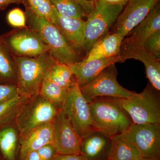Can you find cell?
<instances>
[{
	"label": "cell",
	"mask_w": 160,
	"mask_h": 160,
	"mask_svg": "<svg viewBox=\"0 0 160 160\" xmlns=\"http://www.w3.org/2000/svg\"><path fill=\"white\" fill-rule=\"evenodd\" d=\"M54 139L52 122L45 123L24 135L20 136V160H26L28 155L37 151L46 144H52Z\"/></svg>",
	"instance_id": "cell-17"
},
{
	"label": "cell",
	"mask_w": 160,
	"mask_h": 160,
	"mask_svg": "<svg viewBox=\"0 0 160 160\" xmlns=\"http://www.w3.org/2000/svg\"><path fill=\"white\" fill-rule=\"evenodd\" d=\"M111 138L99 131L82 138L80 154L87 160H108Z\"/></svg>",
	"instance_id": "cell-18"
},
{
	"label": "cell",
	"mask_w": 160,
	"mask_h": 160,
	"mask_svg": "<svg viewBox=\"0 0 160 160\" xmlns=\"http://www.w3.org/2000/svg\"><path fill=\"white\" fill-rule=\"evenodd\" d=\"M15 59L18 66V94L29 98L39 94L49 69L58 62L49 52L36 57L15 56Z\"/></svg>",
	"instance_id": "cell-3"
},
{
	"label": "cell",
	"mask_w": 160,
	"mask_h": 160,
	"mask_svg": "<svg viewBox=\"0 0 160 160\" xmlns=\"http://www.w3.org/2000/svg\"><path fill=\"white\" fill-rule=\"evenodd\" d=\"M112 99L129 115L133 124L160 125V91L149 82L142 92L132 97Z\"/></svg>",
	"instance_id": "cell-4"
},
{
	"label": "cell",
	"mask_w": 160,
	"mask_h": 160,
	"mask_svg": "<svg viewBox=\"0 0 160 160\" xmlns=\"http://www.w3.org/2000/svg\"><path fill=\"white\" fill-rule=\"evenodd\" d=\"M84 1H88V2H96L97 0H84Z\"/></svg>",
	"instance_id": "cell-37"
},
{
	"label": "cell",
	"mask_w": 160,
	"mask_h": 160,
	"mask_svg": "<svg viewBox=\"0 0 160 160\" xmlns=\"http://www.w3.org/2000/svg\"><path fill=\"white\" fill-rule=\"evenodd\" d=\"M159 30H160V2L150 10L146 17L124 38L122 44H131L143 48L146 39Z\"/></svg>",
	"instance_id": "cell-16"
},
{
	"label": "cell",
	"mask_w": 160,
	"mask_h": 160,
	"mask_svg": "<svg viewBox=\"0 0 160 160\" xmlns=\"http://www.w3.org/2000/svg\"><path fill=\"white\" fill-rule=\"evenodd\" d=\"M118 70L115 64L107 66L93 81L80 88L88 103L102 97L128 99L136 93L124 88L118 82Z\"/></svg>",
	"instance_id": "cell-8"
},
{
	"label": "cell",
	"mask_w": 160,
	"mask_h": 160,
	"mask_svg": "<svg viewBox=\"0 0 160 160\" xmlns=\"http://www.w3.org/2000/svg\"><path fill=\"white\" fill-rule=\"evenodd\" d=\"M7 20L9 25L16 29L27 26L26 13L19 8L10 10L7 14Z\"/></svg>",
	"instance_id": "cell-28"
},
{
	"label": "cell",
	"mask_w": 160,
	"mask_h": 160,
	"mask_svg": "<svg viewBox=\"0 0 160 160\" xmlns=\"http://www.w3.org/2000/svg\"><path fill=\"white\" fill-rule=\"evenodd\" d=\"M68 91L69 88L62 87L45 79L42 83L39 93L61 111L66 102Z\"/></svg>",
	"instance_id": "cell-23"
},
{
	"label": "cell",
	"mask_w": 160,
	"mask_h": 160,
	"mask_svg": "<svg viewBox=\"0 0 160 160\" xmlns=\"http://www.w3.org/2000/svg\"><path fill=\"white\" fill-rule=\"evenodd\" d=\"M60 111L69 118L82 138L98 131L92 119L89 103L82 94L77 82L69 86L66 102Z\"/></svg>",
	"instance_id": "cell-7"
},
{
	"label": "cell",
	"mask_w": 160,
	"mask_h": 160,
	"mask_svg": "<svg viewBox=\"0 0 160 160\" xmlns=\"http://www.w3.org/2000/svg\"><path fill=\"white\" fill-rule=\"evenodd\" d=\"M23 3L38 16L52 22L53 6L50 0H24Z\"/></svg>",
	"instance_id": "cell-27"
},
{
	"label": "cell",
	"mask_w": 160,
	"mask_h": 160,
	"mask_svg": "<svg viewBox=\"0 0 160 160\" xmlns=\"http://www.w3.org/2000/svg\"><path fill=\"white\" fill-rule=\"evenodd\" d=\"M37 151L41 160H53L58 154L56 149L51 143L44 145Z\"/></svg>",
	"instance_id": "cell-31"
},
{
	"label": "cell",
	"mask_w": 160,
	"mask_h": 160,
	"mask_svg": "<svg viewBox=\"0 0 160 160\" xmlns=\"http://www.w3.org/2000/svg\"><path fill=\"white\" fill-rule=\"evenodd\" d=\"M89 105L96 127L110 138L125 132L133 124L129 115L112 97L95 98Z\"/></svg>",
	"instance_id": "cell-2"
},
{
	"label": "cell",
	"mask_w": 160,
	"mask_h": 160,
	"mask_svg": "<svg viewBox=\"0 0 160 160\" xmlns=\"http://www.w3.org/2000/svg\"><path fill=\"white\" fill-rule=\"evenodd\" d=\"M159 2L160 0H129L112 27V32L125 38Z\"/></svg>",
	"instance_id": "cell-12"
},
{
	"label": "cell",
	"mask_w": 160,
	"mask_h": 160,
	"mask_svg": "<svg viewBox=\"0 0 160 160\" xmlns=\"http://www.w3.org/2000/svg\"><path fill=\"white\" fill-rule=\"evenodd\" d=\"M26 9L27 26L49 48V54L57 62L70 66L83 59L82 56L68 44L53 24L38 16L27 6Z\"/></svg>",
	"instance_id": "cell-1"
},
{
	"label": "cell",
	"mask_w": 160,
	"mask_h": 160,
	"mask_svg": "<svg viewBox=\"0 0 160 160\" xmlns=\"http://www.w3.org/2000/svg\"><path fill=\"white\" fill-rule=\"evenodd\" d=\"M106 2L112 4H119L127 3L129 0H104Z\"/></svg>",
	"instance_id": "cell-35"
},
{
	"label": "cell",
	"mask_w": 160,
	"mask_h": 160,
	"mask_svg": "<svg viewBox=\"0 0 160 160\" xmlns=\"http://www.w3.org/2000/svg\"><path fill=\"white\" fill-rule=\"evenodd\" d=\"M53 160H87L82 154H58Z\"/></svg>",
	"instance_id": "cell-32"
},
{
	"label": "cell",
	"mask_w": 160,
	"mask_h": 160,
	"mask_svg": "<svg viewBox=\"0 0 160 160\" xmlns=\"http://www.w3.org/2000/svg\"><path fill=\"white\" fill-rule=\"evenodd\" d=\"M24 0H0V9L4 10L11 4H21L24 3Z\"/></svg>",
	"instance_id": "cell-33"
},
{
	"label": "cell",
	"mask_w": 160,
	"mask_h": 160,
	"mask_svg": "<svg viewBox=\"0 0 160 160\" xmlns=\"http://www.w3.org/2000/svg\"><path fill=\"white\" fill-rule=\"evenodd\" d=\"M59 111L40 93L29 98L14 121L20 136L45 123L52 122Z\"/></svg>",
	"instance_id": "cell-6"
},
{
	"label": "cell",
	"mask_w": 160,
	"mask_h": 160,
	"mask_svg": "<svg viewBox=\"0 0 160 160\" xmlns=\"http://www.w3.org/2000/svg\"><path fill=\"white\" fill-rule=\"evenodd\" d=\"M19 133L15 122L0 128V151L7 160H15Z\"/></svg>",
	"instance_id": "cell-22"
},
{
	"label": "cell",
	"mask_w": 160,
	"mask_h": 160,
	"mask_svg": "<svg viewBox=\"0 0 160 160\" xmlns=\"http://www.w3.org/2000/svg\"><path fill=\"white\" fill-rule=\"evenodd\" d=\"M26 160H41L38 154L37 151H32L30 152Z\"/></svg>",
	"instance_id": "cell-34"
},
{
	"label": "cell",
	"mask_w": 160,
	"mask_h": 160,
	"mask_svg": "<svg viewBox=\"0 0 160 160\" xmlns=\"http://www.w3.org/2000/svg\"><path fill=\"white\" fill-rule=\"evenodd\" d=\"M0 159H1V157H0Z\"/></svg>",
	"instance_id": "cell-38"
},
{
	"label": "cell",
	"mask_w": 160,
	"mask_h": 160,
	"mask_svg": "<svg viewBox=\"0 0 160 160\" xmlns=\"http://www.w3.org/2000/svg\"><path fill=\"white\" fill-rule=\"evenodd\" d=\"M134 160H157L154 159L150 158H148L144 157H142L139 158L137 159Z\"/></svg>",
	"instance_id": "cell-36"
},
{
	"label": "cell",
	"mask_w": 160,
	"mask_h": 160,
	"mask_svg": "<svg viewBox=\"0 0 160 160\" xmlns=\"http://www.w3.org/2000/svg\"><path fill=\"white\" fill-rule=\"evenodd\" d=\"M0 41L15 56L34 58L49 52L39 37L27 26L0 36Z\"/></svg>",
	"instance_id": "cell-9"
},
{
	"label": "cell",
	"mask_w": 160,
	"mask_h": 160,
	"mask_svg": "<svg viewBox=\"0 0 160 160\" xmlns=\"http://www.w3.org/2000/svg\"><path fill=\"white\" fill-rule=\"evenodd\" d=\"M123 133L143 157L160 160V125L133 123Z\"/></svg>",
	"instance_id": "cell-10"
},
{
	"label": "cell",
	"mask_w": 160,
	"mask_h": 160,
	"mask_svg": "<svg viewBox=\"0 0 160 160\" xmlns=\"http://www.w3.org/2000/svg\"><path fill=\"white\" fill-rule=\"evenodd\" d=\"M124 37L116 32H108L95 42L88 53L82 60H90L120 56V48Z\"/></svg>",
	"instance_id": "cell-19"
},
{
	"label": "cell",
	"mask_w": 160,
	"mask_h": 160,
	"mask_svg": "<svg viewBox=\"0 0 160 160\" xmlns=\"http://www.w3.org/2000/svg\"><path fill=\"white\" fill-rule=\"evenodd\" d=\"M143 48L160 60V30L154 32L146 39Z\"/></svg>",
	"instance_id": "cell-29"
},
{
	"label": "cell",
	"mask_w": 160,
	"mask_h": 160,
	"mask_svg": "<svg viewBox=\"0 0 160 160\" xmlns=\"http://www.w3.org/2000/svg\"><path fill=\"white\" fill-rule=\"evenodd\" d=\"M142 157L139 150L126 140L124 133L112 138L108 160H134Z\"/></svg>",
	"instance_id": "cell-21"
},
{
	"label": "cell",
	"mask_w": 160,
	"mask_h": 160,
	"mask_svg": "<svg viewBox=\"0 0 160 160\" xmlns=\"http://www.w3.org/2000/svg\"><path fill=\"white\" fill-rule=\"evenodd\" d=\"M17 82L15 56L0 41V84L17 86Z\"/></svg>",
	"instance_id": "cell-20"
},
{
	"label": "cell",
	"mask_w": 160,
	"mask_h": 160,
	"mask_svg": "<svg viewBox=\"0 0 160 160\" xmlns=\"http://www.w3.org/2000/svg\"><path fill=\"white\" fill-rule=\"evenodd\" d=\"M29 98L18 94L11 99L0 103V128L13 122Z\"/></svg>",
	"instance_id": "cell-24"
},
{
	"label": "cell",
	"mask_w": 160,
	"mask_h": 160,
	"mask_svg": "<svg viewBox=\"0 0 160 160\" xmlns=\"http://www.w3.org/2000/svg\"><path fill=\"white\" fill-rule=\"evenodd\" d=\"M18 94L17 86L0 84V103L11 99Z\"/></svg>",
	"instance_id": "cell-30"
},
{
	"label": "cell",
	"mask_w": 160,
	"mask_h": 160,
	"mask_svg": "<svg viewBox=\"0 0 160 160\" xmlns=\"http://www.w3.org/2000/svg\"><path fill=\"white\" fill-rule=\"evenodd\" d=\"M58 13L64 16L83 19L87 17L82 6L76 0H50Z\"/></svg>",
	"instance_id": "cell-26"
},
{
	"label": "cell",
	"mask_w": 160,
	"mask_h": 160,
	"mask_svg": "<svg viewBox=\"0 0 160 160\" xmlns=\"http://www.w3.org/2000/svg\"><path fill=\"white\" fill-rule=\"evenodd\" d=\"M120 57L123 62L129 59L142 62L145 66L146 77L149 83L160 91V60L144 48L129 44L121 45Z\"/></svg>",
	"instance_id": "cell-14"
},
{
	"label": "cell",
	"mask_w": 160,
	"mask_h": 160,
	"mask_svg": "<svg viewBox=\"0 0 160 160\" xmlns=\"http://www.w3.org/2000/svg\"><path fill=\"white\" fill-rule=\"evenodd\" d=\"M45 79L66 88H69L72 84L77 82L69 66L58 62L52 66Z\"/></svg>",
	"instance_id": "cell-25"
},
{
	"label": "cell",
	"mask_w": 160,
	"mask_h": 160,
	"mask_svg": "<svg viewBox=\"0 0 160 160\" xmlns=\"http://www.w3.org/2000/svg\"><path fill=\"white\" fill-rule=\"evenodd\" d=\"M117 63H123L120 56L81 61L69 66L81 88L93 81L107 66Z\"/></svg>",
	"instance_id": "cell-15"
},
{
	"label": "cell",
	"mask_w": 160,
	"mask_h": 160,
	"mask_svg": "<svg viewBox=\"0 0 160 160\" xmlns=\"http://www.w3.org/2000/svg\"><path fill=\"white\" fill-rule=\"evenodd\" d=\"M52 23L58 29L71 47L81 55L83 54L85 21L82 19L62 15L53 7V18Z\"/></svg>",
	"instance_id": "cell-13"
},
{
	"label": "cell",
	"mask_w": 160,
	"mask_h": 160,
	"mask_svg": "<svg viewBox=\"0 0 160 160\" xmlns=\"http://www.w3.org/2000/svg\"><path fill=\"white\" fill-rule=\"evenodd\" d=\"M126 4H110L104 0H97L95 2L94 8L85 21L83 48L85 56L95 42L114 25Z\"/></svg>",
	"instance_id": "cell-5"
},
{
	"label": "cell",
	"mask_w": 160,
	"mask_h": 160,
	"mask_svg": "<svg viewBox=\"0 0 160 160\" xmlns=\"http://www.w3.org/2000/svg\"><path fill=\"white\" fill-rule=\"evenodd\" d=\"M52 125L54 139L52 144L60 154H80L82 138L69 118L61 111L55 117Z\"/></svg>",
	"instance_id": "cell-11"
}]
</instances>
